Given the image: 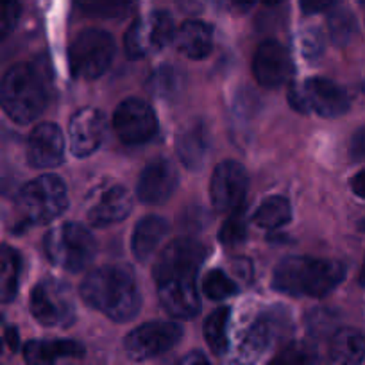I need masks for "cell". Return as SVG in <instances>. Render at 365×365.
Returning a JSON list of instances; mask_svg holds the SVG:
<instances>
[{
    "label": "cell",
    "mask_w": 365,
    "mask_h": 365,
    "mask_svg": "<svg viewBox=\"0 0 365 365\" xmlns=\"http://www.w3.org/2000/svg\"><path fill=\"white\" fill-rule=\"evenodd\" d=\"M360 283L365 285V259H364V265H361V272H360Z\"/></svg>",
    "instance_id": "obj_43"
},
{
    "label": "cell",
    "mask_w": 365,
    "mask_h": 365,
    "mask_svg": "<svg viewBox=\"0 0 365 365\" xmlns=\"http://www.w3.org/2000/svg\"><path fill=\"white\" fill-rule=\"evenodd\" d=\"M301 51L308 61H315L324 51V38L319 29H307L301 34Z\"/></svg>",
    "instance_id": "obj_36"
},
{
    "label": "cell",
    "mask_w": 365,
    "mask_h": 365,
    "mask_svg": "<svg viewBox=\"0 0 365 365\" xmlns=\"http://www.w3.org/2000/svg\"><path fill=\"white\" fill-rule=\"evenodd\" d=\"M252 73L265 88H278L287 83L292 73V61L289 51L274 40H265L256 48L252 59Z\"/></svg>",
    "instance_id": "obj_15"
},
{
    "label": "cell",
    "mask_w": 365,
    "mask_h": 365,
    "mask_svg": "<svg viewBox=\"0 0 365 365\" xmlns=\"http://www.w3.org/2000/svg\"><path fill=\"white\" fill-rule=\"evenodd\" d=\"M174 34L172 16L167 11H153L131 24L124 38L125 52L131 59L147 58L174 41Z\"/></svg>",
    "instance_id": "obj_9"
},
{
    "label": "cell",
    "mask_w": 365,
    "mask_h": 365,
    "mask_svg": "<svg viewBox=\"0 0 365 365\" xmlns=\"http://www.w3.org/2000/svg\"><path fill=\"white\" fill-rule=\"evenodd\" d=\"M247 235V226H245V213L244 208H237L230 213L226 222L222 224L219 231V240L224 245H238L245 240Z\"/></svg>",
    "instance_id": "obj_33"
},
{
    "label": "cell",
    "mask_w": 365,
    "mask_h": 365,
    "mask_svg": "<svg viewBox=\"0 0 365 365\" xmlns=\"http://www.w3.org/2000/svg\"><path fill=\"white\" fill-rule=\"evenodd\" d=\"M83 15L99 20H120L133 9L135 0H73Z\"/></svg>",
    "instance_id": "obj_28"
},
{
    "label": "cell",
    "mask_w": 365,
    "mask_h": 365,
    "mask_svg": "<svg viewBox=\"0 0 365 365\" xmlns=\"http://www.w3.org/2000/svg\"><path fill=\"white\" fill-rule=\"evenodd\" d=\"M212 136L202 120H192L179 129L175 136V153L188 170H199L208 158Z\"/></svg>",
    "instance_id": "obj_19"
},
{
    "label": "cell",
    "mask_w": 365,
    "mask_h": 365,
    "mask_svg": "<svg viewBox=\"0 0 365 365\" xmlns=\"http://www.w3.org/2000/svg\"><path fill=\"white\" fill-rule=\"evenodd\" d=\"M179 365H212V364H210V360L202 353H199V351H192V353H188L187 356L179 361Z\"/></svg>",
    "instance_id": "obj_39"
},
{
    "label": "cell",
    "mask_w": 365,
    "mask_h": 365,
    "mask_svg": "<svg viewBox=\"0 0 365 365\" xmlns=\"http://www.w3.org/2000/svg\"><path fill=\"white\" fill-rule=\"evenodd\" d=\"M108 122L101 110L84 108L72 115L68 124L70 150L73 156L86 158L96 153L106 136Z\"/></svg>",
    "instance_id": "obj_14"
},
{
    "label": "cell",
    "mask_w": 365,
    "mask_h": 365,
    "mask_svg": "<svg viewBox=\"0 0 365 365\" xmlns=\"http://www.w3.org/2000/svg\"><path fill=\"white\" fill-rule=\"evenodd\" d=\"M227 322H230V308H217L205 322L206 344L219 356L227 351Z\"/></svg>",
    "instance_id": "obj_29"
},
{
    "label": "cell",
    "mask_w": 365,
    "mask_h": 365,
    "mask_svg": "<svg viewBox=\"0 0 365 365\" xmlns=\"http://www.w3.org/2000/svg\"><path fill=\"white\" fill-rule=\"evenodd\" d=\"M179 182L178 170L167 160H156L147 165L138 178L136 195L143 205H163L175 192Z\"/></svg>",
    "instance_id": "obj_16"
},
{
    "label": "cell",
    "mask_w": 365,
    "mask_h": 365,
    "mask_svg": "<svg viewBox=\"0 0 365 365\" xmlns=\"http://www.w3.org/2000/svg\"><path fill=\"white\" fill-rule=\"evenodd\" d=\"M360 227H361V230H364V231H365V220H361V224H360Z\"/></svg>",
    "instance_id": "obj_45"
},
{
    "label": "cell",
    "mask_w": 365,
    "mask_h": 365,
    "mask_svg": "<svg viewBox=\"0 0 365 365\" xmlns=\"http://www.w3.org/2000/svg\"><path fill=\"white\" fill-rule=\"evenodd\" d=\"M4 340H6V344L9 346V349L16 351V347H19V331H16L15 328H8L6 329Z\"/></svg>",
    "instance_id": "obj_41"
},
{
    "label": "cell",
    "mask_w": 365,
    "mask_h": 365,
    "mask_svg": "<svg viewBox=\"0 0 365 365\" xmlns=\"http://www.w3.org/2000/svg\"><path fill=\"white\" fill-rule=\"evenodd\" d=\"M272 339V324L269 319L259 317L245 329L235 353V365H255L262 358Z\"/></svg>",
    "instance_id": "obj_23"
},
{
    "label": "cell",
    "mask_w": 365,
    "mask_h": 365,
    "mask_svg": "<svg viewBox=\"0 0 365 365\" xmlns=\"http://www.w3.org/2000/svg\"><path fill=\"white\" fill-rule=\"evenodd\" d=\"M262 2L267 6H276V4H279V2H283V0H262Z\"/></svg>",
    "instance_id": "obj_44"
},
{
    "label": "cell",
    "mask_w": 365,
    "mask_h": 365,
    "mask_svg": "<svg viewBox=\"0 0 365 365\" xmlns=\"http://www.w3.org/2000/svg\"><path fill=\"white\" fill-rule=\"evenodd\" d=\"M289 101L294 110L321 115L324 118H335L349 110V96L342 86L324 77H312L301 86L294 84L289 91Z\"/></svg>",
    "instance_id": "obj_7"
},
{
    "label": "cell",
    "mask_w": 365,
    "mask_h": 365,
    "mask_svg": "<svg viewBox=\"0 0 365 365\" xmlns=\"http://www.w3.org/2000/svg\"><path fill=\"white\" fill-rule=\"evenodd\" d=\"M48 103V79L34 63L11 66L0 81V106L16 124L36 120Z\"/></svg>",
    "instance_id": "obj_3"
},
{
    "label": "cell",
    "mask_w": 365,
    "mask_h": 365,
    "mask_svg": "<svg viewBox=\"0 0 365 365\" xmlns=\"http://www.w3.org/2000/svg\"><path fill=\"white\" fill-rule=\"evenodd\" d=\"M292 219V208L290 202L282 195L267 197L252 215V224L262 230H278Z\"/></svg>",
    "instance_id": "obj_27"
},
{
    "label": "cell",
    "mask_w": 365,
    "mask_h": 365,
    "mask_svg": "<svg viewBox=\"0 0 365 365\" xmlns=\"http://www.w3.org/2000/svg\"><path fill=\"white\" fill-rule=\"evenodd\" d=\"M202 290H205V294L210 299L220 301L235 296V294L238 292V287L224 270L213 269L206 274L205 283H202Z\"/></svg>",
    "instance_id": "obj_32"
},
{
    "label": "cell",
    "mask_w": 365,
    "mask_h": 365,
    "mask_svg": "<svg viewBox=\"0 0 365 365\" xmlns=\"http://www.w3.org/2000/svg\"><path fill=\"white\" fill-rule=\"evenodd\" d=\"M20 19L19 0H0V43L13 33Z\"/></svg>",
    "instance_id": "obj_35"
},
{
    "label": "cell",
    "mask_w": 365,
    "mask_h": 365,
    "mask_svg": "<svg viewBox=\"0 0 365 365\" xmlns=\"http://www.w3.org/2000/svg\"><path fill=\"white\" fill-rule=\"evenodd\" d=\"M181 88V76L178 70L170 65H163L153 72V76L147 81V90L153 96L161 97V99H168L174 97Z\"/></svg>",
    "instance_id": "obj_30"
},
{
    "label": "cell",
    "mask_w": 365,
    "mask_h": 365,
    "mask_svg": "<svg viewBox=\"0 0 365 365\" xmlns=\"http://www.w3.org/2000/svg\"><path fill=\"white\" fill-rule=\"evenodd\" d=\"M346 267L335 259L290 256L278 263L272 289L289 296L324 297L342 283Z\"/></svg>",
    "instance_id": "obj_2"
},
{
    "label": "cell",
    "mask_w": 365,
    "mask_h": 365,
    "mask_svg": "<svg viewBox=\"0 0 365 365\" xmlns=\"http://www.w3.org/2000/svg\"><path fill=\"white\" fill-rule=\"evenodd\" d=\"M160 303L172 317L194 319L201 312V297L194 278H174L158 283Z\"/></svg>",
    "instance_id": "obj_18"
},
{
    "label": "cell",
    "mask_w": 365,
    "mask_h": 365,
    "mask_svg": "<svg viewBox=\"0 0 365 365\" xmlns=\"http://www.w3.org/2000/svg\"><path fill=\"white\" fill-rule=\"evenodd\" d=\"M231 4L238 9V11H249L255 6L256 0H230Z\"/></svg>",
    "instance_id": "obj_42"
},
{
    "label": "cell",
    "mask_w": 365,
    "mask_h": 365,
    "mask_svg": "<svg viewBox=\"0 0 365 365\" xmlns=\"http://www.w3.org/2000/svg\"><path fill=\"white\" fill-rule=\"evenodd\" d=\"M83 344L76 340H29L24 347V358L29 365H54L61 358H81Z\"/></svg>",
    "instance_id": "obj_22"
},
{
    "label": "cell",
    "mask_w": 365,
    "mask_h": 365,
    "mask_svg": "<svg viewBox=\"0 0 365 365\" xmlns=\"http://www.w3.org/2000/svg\"><path fill=\"white\" fill-rule=\"evenodd\" d=\"M115 56L113 36L106 31L86 29L77 34L68 48V63L73 77L97 79L111 65Z\"/></svg>",
    "instance_id": "obj_6"
},
{
    "label": "cell",
    "mask_w": 365,
    "mask_h": 365,
    "mask_svg": "<svg viewBox=\"0 0 365 365\" xmlns=\"http://www.w3.org/2000/svg\"><path fill=\"white\" fill-rule=\"evenodd\" d=\"M133 199L120 185L108 188L88 212V220L97 227H106L124 220L131 213Z\"/></svg>",
    "instance_id": "obj_20"
},
{
    "label": "cell",
    "mask_w": 365,
    "mask_h": 365,
    "mask_svg": "<svg viewBox=\"0 0 365 365\" xmlns=\"http://www.w3.org/2000/svg\"><path fill=\"white\" fill-rule=\"evenodd\" d=\"M329 360L333 365H360L365 360V335L354 328L335 331L329 342Z\"/></svg>",
    "instance_id": "obj_24"
},
{
    "label": "cell",
    "mask_w": 365,
    "mask_h": 365,
    "mask_svg": "<svg viewBox=\"0 0 365 365\" xmlns=\"http://www.w3.org/2000/svg\"><path fill=\"white\" fill-rule=\"evenodd\" d=\"M68 206L66 187L61 178L45 174L27 182L20 190L19 210L26 222L47 224L58 219Z\"/></svg>",
    "instance_id": "obj_5"
},
{
    "label": "cell",
    "mask_w": 365,
    "mask_h": 365,
    "mask_svg": "<svg viewBox=\"0 0 365 365\" xmlns=\"http://www.w3.org/2000/svg\"><path fill=\"white\" fill-rule=\"evenodd\" d=\"M31 314L40 324L47 328H65L72 324L76 307H73L70 289L54 278L41 279L31 292Z\"/></svg>",
    "instance_id": "obj_8"
},
{
    "label": "cell",
    "mask_w": 365,
    "mask_h": 365,
    "mask_svg": "<svg viewBox=\"0 0 365 365\" xmlns=\"http://www.w3.org/2000/svg\"><path fill=\"white\" fill-rule=\"evenodd\" d=\"M182 329L175 322H145L124 339V349L131 360L143 361L170 351L181 340Z\"/></svg>",
    "instance_id": "obj_11"
},
{
    "label": "cell",
    "mask_w": 365,
    "mask_h": 365,
    "mask_svg": "<svg viewBox=\"0 0 365 365\" xmlns=\"http://www.w3.org/2000/svg\"><path fill=\"white\" fill-rule=\"evenodd\" d=\"M43 249L51 263L68 272H81L96 256V238L84 226L65 222L45 235Z\"/></svg>",
    "instance_id": "obj_4"
},
{
    "label": "cell",
    "mask_w": 365,
    "mask_h": 365,
    "mask_svg": "<svg viewBox=\"0 0 365 365\" xmlns=\"http://www.w3.org/2000/svg\"><path fill=\"white\" fill-rule=\"evenodd\" d=\"M27 160L34 168H54L65 160V136L59 125L43 122L31 131Z\"/></svg>",
    "instance_id": "obj_17"
},
{
    "label": "cell",
    "mask_w": 365,
    "mask_h": 365,
    "mask_svg": "<svg viewBox=\"0 0 365 365\" xmlns=\"http://www.w3.org/2000/svg\"><path fill=\"white\" fill-rule=\"evenodd\" d=\"M113 129L124 143L140 145L153 140L158 133L156 113L145 101L133 97L115 110Z\"/></svg>",
    "instance_id": "obj_12"
},
{
    "label": "cell",
    "mask_w": 365,
    "mask_h": 365,
    "mask_svg": "<svg viewBox=\"0 0 365 365\" xmlns=\"http://www.w3.org/2000/svg\"><path fill=\"white\" fill-rule=\"evenodd\" d=\"M249 187L245 168L237 161H222L210 181V197L219 213H231L240 208Z\"/></svg>",
    "instance_id": "obj_13"
},
{
    "label": "cell",
    "mask_w": 365,
    "mask_h": 365,
    "mask_svg": "<svg viewBox=\"0 0 365 365\" xmlns=\"http://www.w3.org/2000/svg\"><path fill=\"white\" fill-rule=\"evenodd\" d=\"M168 233V222L161 217H143L135 227L131 240L133 255L138 259H147Z\"/></svg>",
    "instance_id": "obj_25"
},
{
    "label": "cell",
    "mask_w": 365,
    "mask_h": 365,
    "mask_svg": "<svg viewBox=\"0 0 365 365\" xmlns=\"http://www.w3.org/2000/svg\"><path fill=\"white\" fill-rule=\"evenodd\" d=\"M317 361V353L314 346L308 342H292L283 347L269 365H315Z\"/></svg>",
    "instance_id": "obj_31"
},
{
    "label": "cell",
    "mask_w": 365,
    "mask_h": 365,
    "mask_svg": "<svg viewBox=\"0 0 365 365\" xmlns=\"http://www.w3.org/2000/svg\"><path fill=\"white\" fill-rule=\"evenodd\" d=\"M336 0H299L301 9L307 15H317V13L326 11V9L331 8Z\"/></svg>",
    "instance_id": "obj_38"
},
{
    "label": "cell",
    "mask_w": 365,
    "mask_h": 365,
    "mask_svg": "<svg viewBox=\"0 0 365 365\" xmlns=\"http://www.w3.org/2000/svg\"><path fill=\"white\" fill-rule=\"evenodd\" d=\"M349 153L353 160L365 161V125H361L356 133L353 135L349 143Z\"/></svg>",
    "instance_id": "obj_37"
},
{
    "label": "cell",
    "mask_w": 365,
    "mask_h": 365,
    "mask_svg": "<svg viewBox=\"0 0 365 365\" xmlns=\"http://www.w3.org/2000/svg\"><path fill=\"white\" fill-rule=\"evenodd\" d=\"M351 188H353V192L358 197L365 199V170L358 172V174L351 179Z\"/></svg>",
    "instance_id": "obj_40"
},
{
    "label": "cell",
    "mask_w": 365,
    "mask_h": 365,
    "mask_svg": "<svg viewBox=\"0 0 365 365\" xmlns=\"http://www.w3.org/2000/svg\"><path fill=\"white\" fill-rule=\"evenodd\" d=\"M81 296L88 307L117 322L135 319L142 304L135 274L120 265H103L88 272L81 283Z\"/></svg>",
    "instance_id": "obj_1"
},
{
    "label": "cell",
    "mask_w": 365,
    "mask_h": 365,
    "mask_svg": "<svg viewBox=\"0 0 365 365\" xmlns=\"http://www.w3.org/2000/svg\"><path fill=\"white\" fill-rule=\"evenodd\" d=\"M22 259L16 249L0 244V303H11L19 292Z\"/></svg>",
    "instance_id": "obj_26"
},
{
    "label": "cell",
    "mask_w": 365,
    "mask_h": 365,
    "mask_svg": "<svg viewBox=\"0 0 365 365\" xmlns=\"http://www.w3.org/2000/svg\"><path fill=\"white\" fill-rule=\"evenodd\" d=\"M206 258L205 245L192 238H178L170 242L158 258L153 276L156 283L174 278H197L199 267Z\"/></svg>",
    "instance_id": "obj_10"
},
{
    "label": "cell",
    "mask_w": 365,
    "mask_h": 365,
    "mask_svg": "<svg viewBox=\"0 0 365 365\" xmlns=\"http://www.w3.org/2000/svg\"><path fill=\"white\" fill-rule=\"evenodd\" d=\"M174 43L187 58L205 59L213 48V29L201 20H187L175 31Z\"/></svg>",
    "instance_id": "obj_21"
},
{
    "label": "cell",
    "mask_w": 365,
    "mask_h": 365,
    "mask_svg": "<svg viewBox=\"0 0 365 365\" xmlns=\"http://www.w3.org/2000/svg\"><path fill=\"white\" fill-rule=\"evenodd\" d=\"M354 31H356V22H354L353 15L349 11H336L329 19V33L335 43L344 45L353 38Z\"/></svg>",
    "instance_id": "obj_34"
}]
</instances>
